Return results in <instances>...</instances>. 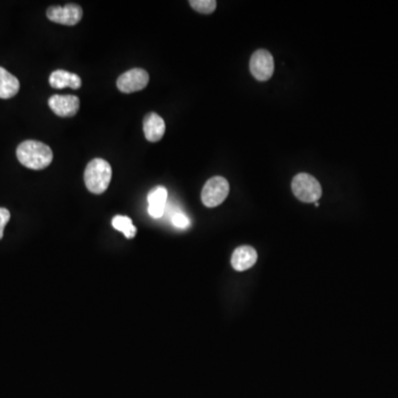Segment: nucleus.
<instances>
[{"label":"nucleus","mask_w":398,"mask_h":398,"mask_svg":"<svg viewBox=\"0 0 398 398\" xmlns=\"http://www.w3.org/2000/svg\"><path fill=\"white\" fill-rule=\"evenodd\" d=\"M19 89V80L3 66H0V99L8 100L14 98L17 96Z\"/></svg>","instance_id":"obj_13"},{"label":"nucleus","mask_w":398,"mask_h":398,"mask_svg":"<svg viewBox=\"0 0 398 398\" xmlns=\"http://www.w3.org/2000/svg\"><path fill=\"white\" fill-rule=\"evenodd\" d=\"M149 76L144 69L134 68L119 76L116 86L122 93H134L146 88Z\"/></svg>","instance_id":"obj_6"},{"label":"nucleus","mask_w":398,"mask_h":398,"mask_svg":"<svg viewBox=\"0 0 398 398\" xmlns=\"http://www.w3.org/2000/svg\"><path fill=\"white\" fill-rule=\"evenodd\" d=\"M171 222H173V225L175 227L181 228V229H186V228H189L191 226V220L185 214L181 213H175L171 217Z\"/></svg>","instance_id":"obj_16"},{"label":"nucleus","mask_w":398,"mask_h":398,"mask_svg":"<svg viewBox=\"0 0 398 398\" xmlns=\"http://www.w3.org/2000/svg\"><path fill=\"white\" fill-rule=\"evenodd\" d=\"M314 205L317 206V207H319V205H320V204H319V202H315Z\"/></svg>","instance_id":"obj_18"},{"label":"nucleus","mask_w":398,"mask_h":398,"mask_svg":"<svg viewBox=\"0 0 398 398\" xmlns=\"http://www.w3.org/2000/svg\"><path fill=\"white\" fill-rule=\"evenodd\" d=\"M167 198H169V191L163 186H157L149 191L147 202H149V214L151 218L159 219L163 217L166 208Z\"/></svg>","instance_id":"obj_9"},{"label":"nucleus","mask_w":398,"mask_h":398,"mask_svg":"<svg viewBox=\"0 0 398 398\" xmlns=\"http://www.w3.org/2000/svg\"><path fill=\"white\" fill-rule=\"evenodd\" d=\"M112 179V167L109 161L103 159H94L86 165L84 171V183L91 193H104L108 189Z\"/></svg>","instance_id":"obj_2"},{"label":"nucleus","mask_w":398,"mask_h":398,"mask_svg":"<svg viewBox=\"0 0 398 398\" xmlns=\"http://www.w3.org/2000/svg\"><path fill=\"white\" fill-rule=\"evenodd\" d=\"M250 71L257 80L268 81L274 72V56L267 50H257L250 59Z\"/></svg>","instance_id":"obj_7"},{"label":"nucleus","mask_w":398,"mask_h":398,"mask_svg":"<svg viewBox=\"0 0 398 398\" xmlns=\"http://www.w3.org/2000/svg\"><path fill=\"white\" fill-rule=\"evenodd\" d=\"M84 10L79 5L69 4L64 6H52L46 10V17L54 24L64 26H76L81 21Z\"/></svg>","instance_id":"obj_5"},{"label":"nucleus","mask_w":398,"mask_h":398,"mask_svg":"<svg viewBox=\"0 0 398 398\" xmlns=\"http://www.w3.org/2000/svg\"><path fill=\"white\" fill-rule=\"evenodd\" d=\"M49 84L54 89L70 88L78 90L82 86V81L78 74L66 70H56L50 74Z\"/></svg>","instance_id":"obj_12"},{"label":"nucleus","mask_w":398,"mask_h":398,"mask_svg":"<svg viewBox=\"0 0 398 398\" xmlns=\"http://www.w3.org/2000/svg\"><path fill=\"white\" fill-rule=\"evenodd\" d=\"M112 226L114 229L122 232L127 239H133L136 235V227L133 225L132 220L127 216H115L112 220Z\"/></svg>","instance_id":"obj_14"},{"label":"nucleus","mask_w":398,"mask_h":398,"mask_svg":"<svg viewBox=\"0 0 398 398\" xmlns=\"http://www.w3.org/2000/svg\"><path fill=\"white\" fill-rule=\"evenodd\" d=\"M292 191L303 203H315L322 196V187L318 179L307 173H300L292 179Z\"/></svg>","instance_id":"obj_3"},{"label":"nucleus","mask_w":398,"mask_h":398,"mask_svg":"<svg viewBox=\"0 0 398 398\" xmlns=\"http://www.w3.org/2000/svg\"><path fill=\"white\" fill-rule=\"evenodd\" d=\"M17 159L27 169L40 171L52 163L54 153L50 146L34 139H28L17 147Z\"/></svg>","instance_id":"obj_1"},{"label":"nucleus","mask_w":398,"mask_h":398,"mask_svg":"<svg viewBox=\"0 0 398 398\" xmlns=\"http://www.w3.org/2000/svg\"><path fill=\"white\" fill-rule=\"evenodd\" d=\"M9 219V210L6 209V208H0V240L3 239L4 229H5Z\"/></svg>","instance_id":"obj_17"},{"label":"nucleus","mask_w":398,"mask_h":398,"mask_svg":"<svg viewBox=\"0 0 398 398\" xmlns=\"http://www.w3.org/2000/svg\"><path fill=\"white\" fill-rule=\"evenodd\" d=\"M48 103L52 112L60 118H72L80 109V100L76 96L56 94L49 99Z\"/></svg>","instance_id":"obj_8"},{"label":"nucleus","mask_w":398,"mask_h":398,"mask_svg":"<svg viewBox=\"0 0 398 398\" xmlns=\"http://www.w3.org/2000/svg\"><path fill=\"white\" fill-rule=\"evenodd\" d=\"M258 259V254L252 246H240L232 257V266L236 272H246L254 266Z\"/></svg>","instance_id":"obj_11"},{"label":"nucleus","mask_w":398,"mask_h":398,"mask_svg":"<svg viewBox=\"0 0 398 398\" xmlns=\"http://www.w3.org/2000/svg\"><path fill=\"white\" fill-rule=\"evenodd\" d=\"M229 195V183L222 176H215L207 181L202 191V202L208 208L219 206Z\"/></svg>","instance_id":"obj_4"},{"label":"nucleus","mask_w":398,"mask_h":398,"mask_svg":"<svg viewBox=\"0 0 398 398\" xmlns=\"http://www.w3.org/2000/svg\"><path fill=\"white\" fill-rule=\"evenodd\" d=\"M143 131L145 137L149 142H159L165 134L166 125L163 118L156 113L151 112L146 115L143 121Z\"/></svg>","instance_id":"obj_10"},{"label":"nucleus","mask_w":398,"mask_h":398,"mask_svg":"<svg viewBox=\"0 0 398 398\" xmlns=\"http://www.w3.org/2000/svg\"><path fill=\"white\" fill-rule=\"evenodd\" d=\"M189 5L198 13L206 14V15L213 14L217 7L215 0H191Z\"/></svg>","instance_id":"obj_15"}]
</instances>
